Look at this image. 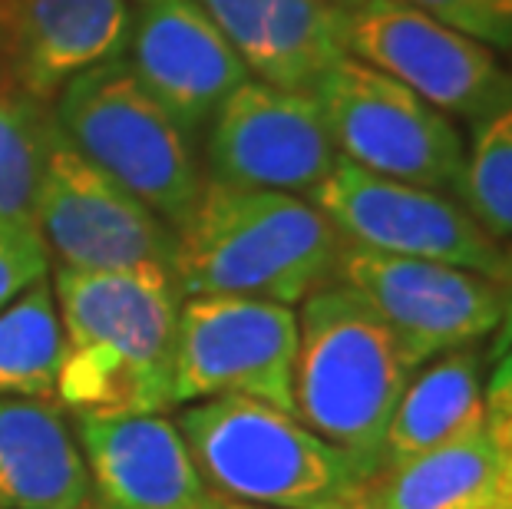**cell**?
<instances>
[{"instance_id": "obj_11", "label": "cell", "mask_w": 512, "mask_h": 509, "mask_svg": "<svg viewBox=\"0 0 512 509\" xmlns=\"http://www.w3.org/2000/svg\"><path fill=\"white\" fill-rule=\"evenodd\" d=\"M337 281L357 291L397 334L413 364L493 338L503 318V285L470 268L400 258L344 245Z\"/></svg>"}, {"instance_id": "obj_14", "label": "cell", "mask_w": 512, "mask_h": 509, "mask_svg": "<svg viewBox=\"0 0 512 509\" xmlns=\"http://www.w3.org/2000/svg\"><path fill=\"white\" fill-rule=\"evenodd\" d=\"M93 509H202L215 500L166 414L73 417Z\"/></svg>"}, {"instance_id": "obj_29", "label": "cell", "mask_w": 512, "mask_h": 509, "mask_svg": "<svg viewBox=\"0 0 512 509\" xmlns=\"http://www.w3.org/2000/svg\"><path fill=\"white\" fill-rule=\"evenodd\" d=\"M10 90V80H7V70H4V63H0V93Z\"/></svg>"}, {"instance_id": "obj_27", "label": "cell", "mask_w": 512, "mask_h": 509, "mask_svg": "<svg viewBox=\"0 0 512 509\" xmlns=\"http://www.w3.org/2000/svg\"><path fill=\"white\" fill-rule=\"evenodd\" d=\"M202 509H261V506H245V503H235V500H222V496H215L209 506Z\"/></svg>"}, {"instance_id": "obj_8", "label": "cell", "mask_w": 512, "mask_h": 509, "mask_svg": "<svg viewBox=\"0 0 512 509\" xmlns=\"http://www.w3.org/2000/svg\"><path fill=\"white\" fill-rule=\"evenodd\" d=\"M308 202L347 245L470 268L493 281L506 275L509 248L496 242L450 192L374 176L341 159Z\"/></svg>"}, {"instance_id": "obj_18", "label": "cell", "mask_w": 512, "mask_h": 509, "mask_svg": "<svg viewBox=\"0 0 512 509\" xmlns=\"http://www.w3.org/2000/svg\"><path fill=\"white\" fill-rule=\"evenodd\" d=\"M364 500L370 509H512V450L483 427L377 470Z\"/></svg>"}, {"instance_id": "obj_9", "label": "cell", "mask_w": 512, "mask_h": 509, "mask_svg": "<svg viewBox=\"0 0 512 509\" xmlns=\"http://www.w3.org/2000/svg\"><path fill=\"white\" fill-rule=\"evenodd\" d=\"M341 40L347 57L387 73L440 113L466 123H476L512 93V70L493 47L403 0L344 7Z\"/></svg>"}, {"instance_id": "obj_20", "label": "cell", "mask_w": 512, "mask_h": 509, "mask_svg": "<svg viewBox=\"0 0 512 509\" xmlns=\"http://www.w3.org/2000/svg\"><path fill=\"white\" fill-rule=\"evenodd\" d=\"M63 324L50 278L0 308V397L57 400Z\"/></svg>"}, {"instance_id": "obj_6", "label": "cell", "mask_w": 512, "mask_h": 509, "mask_svg": "<svg viewBox=\"0 0 512 509\" xmlns=\"http://www.w3.org/2000/svg\"><path fill=\"white\" fill-rule=\"evenodd\" d=\"M311 96L344 162L420 189L460 192L466 166L460 129L394 77L341 57Z\"/></svg>"}, {"instance_id": "obj_28", "label": "cell", "mask_w": 512, "mask_h": 509, "mask_svg": "<svg viewBox=\"0 0 512 509\" xmlns=\"http://www.w3.org/2000/svg\"><path fill=\"white\" fill-rule=\"evenodd\" d=\"M321 509H370V506H367L364 493H361V496H354V500H344V503H331V506H321Z\"/></svg>"}, {"instance_id": "obj_23", "label": "cell", "mask_w": 512, "mask_h": 509, "mask_svg": "<svg viewBox=\"0 0 512 509\" xmlns=\"http://www.w3.org/2000/svg\"><path fill=\"white\" fill-rule=\"evenodd\" d=\"M496 53L512 50V0H403Z\"/></svg>"}, {"instance_id": "obj_5", "label": "cell", "mask_w": 512, "mask_h": 509, "mask_svg": "<svg viewBox=\"0 0 512 509\" xmlns=\"http://www.w3.org/2000/svg\"><path fill=\"white\" fill-rule=\"evenodd\" d=\"M60 136L172 229L205 186L202 162L179 123L143 90L126 57L73 77L53 100Z\"/></svg>"}, {"instance_id": "obj_17", "label": "cell", "mask_w": 512, "mask_h": 509, "mask_svg": "<svg viewBox=\"0 0 512 509\" xmlns=\"http://www.w3.org/2000/svg\"><path fill=\"white\" fill-rule=\"evenodd\" d=\"M0 509H93L90 473L60 400L0 397Z\"/></svg>"}, {"instance_id": "obj_4", "label": "cell", "mask_w": 512, "mask_h": 509, "mask_svg": "<svg viewBox=\"0 0 512 509\" xmlns=\"http://www.w3.org/2000/svg\"><path fill=\"white\" fill-rule=\"evenodd\" d=\"M179 430L205 486L245 506L321 509L354 500L370 473L288 410L248 397L185 404Z\"/></svg>"}, {"instance_id": "obj_21", "label": "cell", "mask_w": 512, "mask_h": 509, "mask_svg": "<svg viewBox=\"0 0 512 509\" xmlns=\"http://www.w3.org/2000/svg\"><path fill=\"white\" fill-rule=\"evenodd\" d=\"M57 139L50 103L24 90L0 93V222L37 229V202Z\"/></svg>"}, {"instance_id": "obj_3", "label": "cell", "mask_w": 512, "mask_h": 509, "mask_svg": "<svg viewBox=\"0 0 512 509\" xmlns=\"http://www.w3.org/2000/svg\"><path fill=\"white\" fill-rule=\"evenodd\" d=\"M413 371L397 334L344 281L301 301L294 417L370 476L380 470L390 414Z\"/></svg>"}, {"instance_id": "obj_19", "label": "cell", "mask_w": 512, "mask_h": 509, "mask_svg": "<svg viewBox=\"0 0 512 509\" xmlns=\"http://www.w3.org/2000/svg\"><path fill=\"white\" fill-rule=\"evenodd\" d=\"M486 427V357L479 344L420 364L390 414L380 470Z\"/></svg>"}, {"instance_id": "obj_22", "label": "cell", "mask_w": 512, "mask_h": 509, "mask_svg": "<svg viewBox=\"0 0 512 509\" xmlns=\"http://www.w3.org/2000/svg\"><path fill=\"white\" fill-rule=\"evenodd\" d=\"M456 199L496 242H512V93L473 123Z\"/></svg>"}, {"instance_id": "obj_7", "label": "cell", "mask_w": 512, "mask_h": 509, "mask_svg": "<svg viewBox=\"0 0 512 509\" xmlns=\"http://www.w3.org/2000/svg\"><path fill=\"white\" fill-rule=\"evenodd\" d=\"M298 311L235 295H199L179 305L172 404L248 397L294 414Z\"/></svg>"}, {"instance_id": "obj_15", "label": "cell", "mask_w": 512, "mask_h": 509, "mask_svg": "<svg viewBox=\"0 0 512 509\" xmlns=\"http://www.w3.org/2000/svg\"><path fill=\"white\" fill-rule=\"evenodd\" d=\"M129 0H0V63L14 90L53 103L73 77L123 57Z\"/></svg>"}, {"instance_id": "obj_25", "label": "cell", "mask_w": 512, "mask_h": 509, "mask_svg": "<svg viewBox=\"0 0 512 509\" xmlns=\"http://www.w3.org/2000/svg\"><path fill=\"white\" fill-rule=\"evenodd\" d=\"M486 430L512 450V348L496 357L486 377Z\"/></svg>"}, {"instance_id": "obj_1", "label": "cell", "mask_w": 512, "mask_h": 509, "mask_svg": "<svg viewBox=\"0 0 512 509\" xmlns=\"http://www.w3.org/2000/svg\"><path fill=\"white\" fill-rule=\"evenodd\" d=\"M53 298L63 324V410L73 417L166 414L182 305L172 272L53 268Z\"/></svg>"}, {"instance_id": "obj_2", "label": "cell", "mask_w": 512, "mask_h": 509, "mask_svg": "<svg viewBox=\"0 0 512 509\" xmlns=\"http://www.w3.org/2000/svg\"><path fill=\"white\" fill-rule=\"evenodd\" d=\"M344 245L308 199L205 179L176 225L172 281L185 298L235 295L294 308L337 281Z\"/></svg>"}, {"instance_id": "obj_16", "label": "cell", "mask_w": 512, "mask_h": 509, "mask_svg": "<svg viewBox=\"0 0 512 509\" xmlns=\"http://www.w3.org/2000/svg\"><path fill=\"white\" fill-rule=\"evenodd\" d=\"M252 80L311 93L344 53V7L331 0H199Z\"/></svg>"}, {"instance_id": "obj_13", "label": "cell", "mask_w": 512, "mask_h": 509, "mask_svg": "<svg viewBox=\"0 0 512 509\" xmlns=\"http://www.w3.org/2000/svg\"><path fill=\"white\" fill-rule=\"evenodd\" d=\"M126 63L143 90L199 139L212 116L252 73L199 0H152L133 14Z\"/></svg>"}, {"instance_id": "obj_24", "label": "cell", "mask_w": 512, "mask_h": 509, "mask_svg": "<svg viewBox=\"0 0 512 509\" xmlns=\"http://www.w3.org/2000/svg\"><path fill=\"white\" fill-rule=\"evenodd\" d=\"M50 278V252L37 229L0 222V308Z\"/></svg>"}, {"instance_id": "obj_26", "label": "cell", "mask_w": 512, "mask_h": 509, "mask_svg": "<svg viewBox=\"0 0 512 509\" xmlns=\"http://www.w3.org/2000/svg\"><path fill=\"white\" fill-rule=\"evenodd\" d=\"M503 318H499V328L493 331V341H489V357H503L512 348V252H506V275H503Z\"/></svg>"}, {"instance_id": "obj_30", "label": "cell", "mask_w": 512, "mask_h": 509, "mask_svg": "<svg viewBox=\"0 0 512 509\" xmlns=\"http://www.w3.org/2000/svg\"><path fill=\"white\" fill-rule=\"evenodd\" d=\"M331 4H337V7H357L361 0H331Z\"/></svg>"}, {"instance_id": "obj_10", "label": "cell", "mask_w": 512, "mask_h": 509, "mask_svg": "<svg viewBox=\"0 0 512 509\" xmlns=\"http://www.w3.org/2000/svg\"><path fill=\"white\" fill-rule=\"evenodd\" d=\"M50 262L70 272H172L176 229L60 136L53 139L37 202Z\"/></svg>"}, {"instance_id": "obj_12", "label": "cell", "mask_w": 512, "mask_h": 509, "mask_svg": "<svg viewBox=\"0 0 512 509\" xmlns=\"http://www.w3.org/2000/svg\"><path fill=\"white\" fill-rule=\"evenodd\" d=\"M341 162L318 100L245 80L219 106L205 139V179L308 199Z\"/></svg>"}, {"instance_id": "obj_31", "label": "cell", "mask_w": 512, "mask_h": 509, "mask_svg": "<svg viewBox=\"0 0 512 509\" xmlns=\"http://www.w3.org/2000/svg\"><path fill=\"white\" fill-rule=\"evenodd\" d=\"M136 4H139V7H143V4H152V0H136Z\"/></svg>"}]
</instances>
